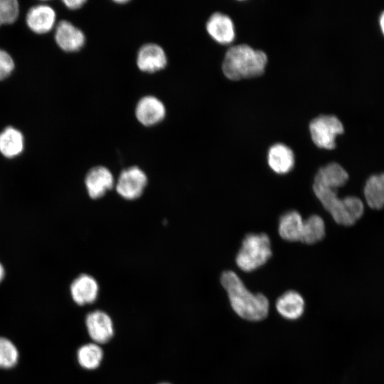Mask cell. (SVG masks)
<instances>
[{
	"label": "cell",
	"instance_id": "1",
	"mask_svg": "<svg viewBox=\"0 0 384 384\" xmlns=\"http://www.w3.org/2000/svg\"><path fill=\"white\" fill-rule=\"evenodd\" d=\"M266 53L247 43H233L227 47L221 62V71L230 81L260 77L265 72Z\"/></svg>",
	"mask_w": 384,
	"mask_h": 384
},
{
	"label": "cell",
	"instance_id": "2",
	"mask_svg": "<svg viewBox=\"0 0 384 384\" xmlns=\"http://www.w3.org/2000/svg\"><path fill=\"white\" fill-rule=\"evenodd\" d=\"M220 282L228 294L232 309L238 316L249 321H260L267 316L270 309L267 298L261 293L251 292L235 272H223Z\"/></svg>",
	"mask_w": 384,
	"mask_h": 384
},
{
	"label": "cell",
	"instance_id": "3",
	"mask_svg": "<svg viewBox=\"0 0 384 384\" xmlns=\"http://www.w3.org/2000/svg\"><path fill=\"white\" fill-rule=\"evenodd\" d=\"M314 192L337 223L352 225L363 213V203L356 196L339 198L337 189L314 183Z\"/></svg>",
	"mask_w": 384,
	"mask_h": 384
},
{
	"label": "cell",
	"instance_id": "4",
	"mask_svg": "<svg viewBox=\"0 0 384 384\" xmlns=\"http://www.w3.org/2000/svg\"><path fill=\"white\" fill-rule=\"evenodd\" d=\"M272 256L271 242L265 233H250L244 238L236 255L238 267L252 272L265 264Z\"/></svg>",
	"mask_w": 384,
	"mask_h": 384
},
{
	"label": "cell",
	"instance_id": "5",
	"mask_svg": "<svg viewBox=\"0 0 384 384\" xmlns=\"http://www.w3.org/2000/svg\"><path fill=\"white\" fill-rule=\"evenodd\" d=\"M310 139L314 145L321 149L331 150L336 146V139L343 134L341 119L334 114H319L309 123Z\"/></svg>",
	"mask_w": 384,
	"mask_h": 384
},
{
	"label": "cell",
	"instance_id": "6",
	"mask_svg": "<svg viewBox=\"0 0 384 384\" xmlns=\"http://www.w3.org/2000/svg\"><path fill=\"white\" fill-rule=\"evenodd\" d=\"M204 30L215 43L229 46L235 40V26L232 18L220 11H212L206 18Z\"/></svg>",
	"mask_w": 384,
	"mask_h": 384
},
{
	"label": "cell",
	"instance_id": "7",
	"mask_svg": "<svg viewBox=\"0 0 384 384\" xmlns=\"http://www.w3.org/2000/svg\"><path fill=\"white\" fill-rule=\"evenodd\" d=\"M166 113L164 102L154 95L141 97L134 107L136 119L140 124L146 127L160 124L166 118Z\"/></svg>",
	"mask_w": 384,
	"mask_h": 384
},
{
	"label": "cell",
	"instance_id": "8",
	"mask_svg": "<svg viewBox=\"0 0 384 384\" xmlns=\"http://www.w3.org/2000/svg\"><path fill=\"white\" fill-rule=\"evenodd\" d=\"M167 64L168 56L161 45L149 42L139 48L136 55V65L141 72L156 73L166 68Z\"/></svg>",
	"mask_w": 384,
	"mask_h": 384
},
{
	"label": "cell",
	"instance_id": "9",
	"mask_svg": "<svg viewBox=\"0 0 384 384\" xmlns=\"http://www.w3.org/2000/svg\"><path fill=\"white\" fill-rule=\"evenodd\" d=\"M54 40L61 50L75 53L85 46L87 39L81 28L70 21L61 20L54 28Z\"/></svg>",
	"mask_w": 384,
	"mask_h": 384
},
{
	"label": "cell",
	"instance_id": "10",
	"mask_svg": "<svg viewBox=\"0 0 384 384\" xmlns=\"http://www.w3.org/2000/svg\"><path fill=\"white\" fill-rule=\"evenodd\" d=\"M147 184L146 174L137 166L124 169L116 183V191L124 199L138 198Z\"/></svg>",
	"mask_w": 384,
	"mask_h": 384
},
{
	"label": "cell",
	"instance_id": "11",
	"mask_svg": "<svg viewBox=\"0 0 384 384\" xmlns=\"http://www.w3.org/2000/svg\"><path fill=\"white\" fill-rule=\"evenodd\" d=\"M57 14L50 5L39 4L31 7L26 15V24L33 33L46 34L55 28Z\"/></svg>",
	"mask_w": 384,
	"mask_h": 384
},
{
	"label": "cell",
	"instance_id": "12",
	"mask_svg": "<svg viewBox=\"0 0 384 384\" xmlns=\"http://www.w3.org/2000/svg\"><path fill=\"white\" fill-rule=\"evenodd\" d=\"M295 161V153L287 144L282 142H274L267 149V164L276 174L289 173L294 168Z\"/></svg>",
	"mask_w": 384,
	"mask_h": 384
},
{
	"label": "cell",
	"instance_id": "13",
	"mask_svg": "<svg viewBox=\"0 0 384 384\" xmlns=\"http://www.w3.org/2000/svg\"><path fill=\"white\" fill-rule=\"evenodd\" d=\"M85 183L89 196L97 199L113 187L114 181L112 174L107 167L97 166L87 173Z\"/></svg>",
	"mask_w": 384,
	"mask_h": 384
},
{
	"label": "cell",
	"instance_id": "14",
	"mask_svg": "<svg viewBox=\"0 0 384 384\" xmlns=\"http://www.w3.org/2000/svg\"><path fill=\"white\" fill-rule=\"evenodd\" d=\"M86 327L90 338L95 342L104 343L114 334L113 323L110 316L102 311L89 313L85 319Z\"/></svg>",
	"mask_w": 384,
	"mask_h": 384
},
{
	"label": "cell",
	"instance_id": "15",
	"mask_svg": "<svg viewBox=\"0 0 384 384\" xmlns=\"http://www.w3.org/2000/svg\"><path fill=\"white\" fill-rule=\"evenodd\" d=\"M275 308L282 318L290 321L297 320L304 314L305 302L298 292L288 290L278 297Z\"/></svg>",
	"mask_w": 384,
	"mask_h": 384
},
{
	"label": "cell",
	"instance_id": "16",
	"mask_svg": "<svg viewBox=\"0 0 384 384\" xmlns=\"http://www.w3.org/2000/svg\"><path fill=\"white\" fill-rule=\"evenodd\" d=\"M99 287L94 277L82 274L75 278L70 285L73 299L78 305L90 304L97 297Z\"/></svg>",
	"mask_w": 384,
	"mask_h": 384
},
{
	"label": "cell",
	"instance_id": "17",
	"mask_svg": "<svg viewBox=\"0 0 384 384\" xmlns=\"http://www.w3.org/2000/svg\"><path fill=\"white\" fill-rule=\"evenodd\" d=\"M25 139L23 133L12 126L0 132V154L7 159L19 156L24 149Z\"/></svg>",
	"mask_w": 384,
	"mask_h": 384
},
{
	"label": "cell",
	"instance_id": "18",
	"mask_svg": "<svg viewBox=\"0 0 384 384\" xmlns=\"http://www.w3.org/2000/svg\"><path fill=\"white\" fill-rule=\"evenodd\" d=\"M348 178V174L341 165L331 162L318 170L314 183L337 189L343 186Z\"/></svg>",
	"mask_w": 384,
	"mask_h": 384
},
{
	"label": "cell",
	"instance_id": "19",
	"mask_svg": "<svg viewBox=\"0 0 384 384\" xmlns=\"http://www.w3.org/2000/svg\"><path fill=\"white\" fill-rule=\"evenodd\" d=\"M304 219L297 210H289L279 218L278 232L280 237L287 241H300Z\"/></svg>",
	"mask_w": 384,
	"mask_h": 384
},
{
	"label": "cell",
	"instance_id": "20",
	"mask_svg": "<svg viewBox=\"0 0 384 384\" xmlns=\"http://www.w3.org/2000/svg\"><path fill=\"white\" fill-rule=\"evenodd\" d=\"M367 204L373 209L384 206V173L370 176L364 187Z\"/></svg>",
	"mask_w": 384,
	"mask_h": 384
},
{
	"label": "cell",
	"instance_id": "21",
	"mask_svg": "<svg viewBox=\"0 0 384 384\" xmlns=\"http://www.w3.org/2000/svg\"><path fill=\"white\" fill-rule=\"evenodd\" d=\"M325 235V223L318 215H312L304 220L300 241L306 244H314Z\"/></svg>",
	"mask_w": 384,
	"mask_h": 384
},
{
	"label": "cell",
	"instance_id": "22",
	"mask_svg": "<svg viewBox=\"0 0 384 384\" xmlns=\"http://www.w3.org/2000/svg\"><path fill=\"white\" fill-rule=\"evenodd\" d=\"M79 364L84 368L93 370L101 363L103 351L96 343H87L81 346L77 353Z\"/></svg>",
	"mask_w": 384,
	"mask_h": 384
},
{
	"label": "cell",
	"instance_id": "23",
	"mask_svg": "<svg viewBox=\"0 0 384 384\" xmlns=\"http://www.w3.org/2000/svg\"><path fill=\"white\" fill-rule=\"evenodd\" d=\"M18 353L9 339L0 337V368H9L17 363Z\"/></svg>",
	"mask_w": 384,
	"mask_h": 384
},
{
	"label": "cell",
	"instance_id": "24",
	"mask_svg": "<svg viewBox=\"0 0 384 384\" xmlns=\"http://www.w3.org/2000/svg\"><path fill=\"white\" fill-rule=\"evenodd\" d=\"M19 3L16 0H0V27L12 24L18 19Z\"/></svg>",
	"mask_w": 384,
	"mask_h": 384
},
{
	"label": "cell",
	"instance_id": "25",
	"mask_svg": "<svg viewBox=\"0 0 384 384\" xmlns=\"http://www.w3.org/2000/svg\"><path fill=\"white\" fill-rule=\"evenodd\" d=\"M15 69L13 57L6 50L0 48V81L8 78Z\"/></svg>",
	"mask_w": 384,
	"mask_h": 384
},
{
	"label": "cell",
	"instance_id": "26",
	"mask_svg": "<svg viewBox=\"0 0 384 384\" xmlns=\"http://www.w3.org/2000/svg\"><path fill=\"white\" fill-rule=\"evenodd\" d=\"M85 0H65L63 3L64 6L69 10L75 11L81 9L85 4Z\"/></svg>",
	"mask_w": 384,
	"mask_h": 384
},
{
	"label": "cell",
	"instance_id": "27",
	"mask_svg": "<svg viewBox=\"0 0 384 384\" xmlns=\"http://www.w3.org/2000/svg\"><path fill=\"white\" fill-rule=\"evenodd\" d=\"M379 24H380L382 33L384 35V11L380 14L379 16Z\"/></svg>",
	"mask_w": 384,
	"mask_h": 384
},
{
	"label": "cell",
	"instance_id": "28",
	"mask_svg": "<svg viewBox=\"0 0 384 384\" xmlns=\"http://www.w3.org/2000/svg\"><path fill=\"white\" fill-rule=\"evenodd\" d=\"M4 274H5L4 268L3 265H1V263L0 262V282L4 279Z\"/></svg>",
	"mask_w": 384,
	"mask_h": 384
},
{
	"label": "cell",
	"instance_id": "29",
	"mask_svg": "<svg viewBox=\"0 0 384 384\" xmlns=\"http://www.w3.org/2000/svg\"><path fill=\"white\" fill-rule=\"evenodd\" d=\"M116 4H126L127 2H129V1H124V0H121V1H114Z\"/></svg>",
	"mask_w": 384,
	"mask_h": 384
},
{
	"label": "cell",
	"instance_id": "30",
	"mask_svg": "<svg viewBox=\"0 0 384 384\" xmlns=\"http://www.w3.org/2000/svg\"><path fill=\"white\" fill-rule=\"evenodd\" d=\"M160 384H169V383H160Z\"/></svg>",
	"mask_w": 384,
	"mask_h": 384
}]
</instances>
